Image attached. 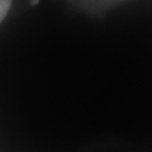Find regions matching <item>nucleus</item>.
Wrapping results in <instances>:
<instances>
[{
    "mask_svg": "<svg viewBox=\"0 0 152 152\" xmlns=\"http://www.w3.org/2000/svg\"><path fill=\"white\" fill-rule=\"evenodd\" d=\"M10 7H12V0H0V23L5 18Z\"/></svg>",
    "mask_w": 152,
    "mask_h": 152,
    "instance_id": "obj_1",
    "label": "nucleus"
},
{
    "mask_svg": "<svg viewBox=\"0 0 152 152\" xmlns=\"http://www.w3.org/2000/svg\"><path fill=\"white\" fill-rule=\"evenodd\" d=\"M29 3L32 4V5H36V4L39 3V0H29Z\"/></svg>",
    "mask_w": 152,
    "mask_h": 152,
    "instance_id": "obj_2",
    "label": "nucleus"
}]
</instances>
